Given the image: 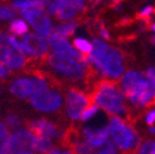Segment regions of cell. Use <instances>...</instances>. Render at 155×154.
I'll return each instance as SVG.
<instances>
[{
	"mask_svg": "<svg viewBox=\"0 0 155 154\" xmlns=\"http://www.w3.org/2000/svg\"><path fill=\"white\" fill-rule=\"evenodd\" d=\"M47 154H74V153H73V149L72 148H67V147H62V145H58V147H54Z\"/></svg>",
	"mask_w": 155,
	"mask_h": 154,
	"instance_id": "cell-29",
	"label": "cell"
},
{
	"mask_svg": "<svg viewBox=\"0 0 155 154\" xmlns=\"http://www.w3.org/2000/svg\"><path fill=\"white\" fill-rule=\"evenodd\" d=\"M124 73V56L119 49H111L106 61V77L116 82Z\"/></svg>",
	"mask_w": 155,
	"mask_h": 154,
	"instance_id": "cell-15",
	"label": "cell"
},
{
	"mask_svg": "<svg viewBox=\"0 0 155 154\" xmlns=\"http://www.w3.org/2000/svg\"><path fill=\"white\" fill-rule=\"evenodd\" d=\"M115 2H117V0H115Z\"/></svg>",
	"mask_w": 155,
	"mask_h": 154,
	"instance_id": "cell-40",
	"label": "cell"
},
{
	"mask_svg": "<svg viewBox=\"0 0 155 154\" xmlns=\"http://www.w3.org/2000/svg\"><path fill=\"white\" fill-rule=\"evenodd\" d=\"M110 47L101 39L95 38L94 39V51L91 55H88L90 65L94 67V70H96L100 75H102L106 77V61L107 56L110 53Z\"/></svg>",
	"mask_w": 155,
	"mask_h": 154,
	"instance_id": "cell-12",
	"label": "cell"
},
{
	"mask_svg": "<svg viewBox=\"0 0 155 154\" xmlns=\"http://www.w3.org/2000/svg\"><path fill=\"white\" fill-rule=\"evenodd\" d=\"M10 133H9V129L6 128V125L4 124V121L0 124V138H2V144H5L10 138Z\"/></svg>",
	"mask_w": 155,
	"mask_h": 154,
	"instance_id": "cell-30",
	"label": "cell"
},
{
	"mask_svg": "<svg viewBox=\"0 0 155 154\" xmlns=\"http://www.w3.org/2000/svg\"><path fill=\"white\" fill-rule=\"evenodd\" d=\"M145 121H146V124H148V125H153L154 124V122H155V110H151L148 115H146Z\"/></svg>",
	"mask_w": 155,
	"mask_h": 154,
	"instance_id": "cell-34",
	"label": "cell"
},
{
	"mask_svg": "<svg viewBox=\"0 0 155 154\" xmlns=\"http://www.w3.org/2000/svg\"><path fill=\"white\" fill-rule=\"evenodd\" d=\"M136 154H155V140H145L140 144Z\"/></svg>",
	"mask_w": 155,
	"mask_h": 154,
	"instance_id": "cell-24",
	"label": "cell"
},
{
	"mask_svg": "<svg viewBox=\"0 0 155 154\" xmlns=\"http://www.w3.org/2000/svg\"><path fill=\"white\" fill-rule=\"evenodd\" d=\"M9 73H10V70H9V68H8L5 65L2 63V67H0V76H2V79H3V80L6 79V77L9 76Z\"/></svg>",
	"mask_w": 155,
	"mask_h": 154,
	"instance_id": "cell-35",
	"label": "cell"
},
{
	"mask_svg": "<svg viewBox=\"0 0 155 154\" xmlns=\"http://www.w3.org/2000/svg\"><path fill=\"white\" fill-rule=\"evenodd\" d=\"M73 44L81 53H83V55L88 56L92 53V51H94V45H92L88 41L83 39V38H76V39L73 41Z\"/></svg>",
	"mask_w": 155,
	"mask_h": 154,
	"instance_id": "cell-21",
	"label": "cell"
},
{
	"mask_svg": "<svg viewBox=\"0 0 155 154\" xmlns=\"http://www.w3.org/2000/svg\"><path fill=\"white\" fill-rule=\"evenodd\" d=\"M49 87V82L39 72H35L33 77H19L13 80L9 86L12 95L18 99H30L35 92Z\"/></svg>",
	"mask_w": 155,
	"mask_h": 154,
	"instance_id": "cell-5",
	"label": "cell"
},
{
	"mask_svg": "<svg viewBox=\"0 0 155 154\" xmlns=\"http://www.w3.org/2000/svg\"><path fill=\"white\" fill-rule=\"evenodd\" d=\"M57 28L61 32V34L63 35V38H67V37H71L74 33V29L77 28V24L73 22H68L63 25H57Z\"/></svg>",
	"mask_w": 155,
	"mask_h": 154,
	"instance_id": "cell-26",
	"label": "cell"
},
{
	"mask_svg": "<svg viewBox=\"0 0 155 154\" xmlns=\"http://www.w3.org/2000/svg\"><path fill=\"white\" fill-rule=\"evenodd\" d=\"M71 148L73 149L74 154H97L95 153V148L92 145H90L86 140H81V139H77L72 144Z\"/></svg>",
	"mask_w": 155,
	"mask_h": 154,
	"instance_id": "cell-19",
	"label": "cell"
},
{
	"mask_svg": "<svg viewBox=\"0 0 155 154\" xmlns=\"http://www.w3.org/2000/svg\"><path fill=\"white\" fill-rule=\"evenodd\" d=\"M19 43H20L21 51L27 53V55L32 58H37V59L43 58L44 59L49 55L48 53L49 42L41 34L28 33L21 37Z\"/></svg>",
	"mask_w": 155,
	"mask_h": 154,
	"instance_id": "cell-9",
	"label": "cell"
},
{
	"mask_svg": "<svg viewBox=\"0 0 155 154\" xmlns=\"http://www.w3.org/2000/svg\"><path fill=\"white\" fill-rule=\"evenodd\" d=\"M19 154H37V153H34L32 150H28V152H23V153H19Z\"/></svg>",
	"mask_w": 155,
	"mask_h": 154,
	"instance_id": "cell-38",
	"label": "cell"
},
{
	"mask_svg": "<svg viewBox=\"0 0 155 154\" xmlns=\"http://www.w3.org/2000/svg\"><path fill=\"white\" fill-rule=\"evenodd\" d=\"M149 133L155 135V126H150V128H149Z\"/></svg>",
	"mask_w": 155,
	"mask_h": 154,
	"instance_id": "cell-37",
	"label": "cell"
},
{
	"mask_svg": "<svg viewBox=\"0 0 155 154\" xmlns=\"http://www.w3.org/2000/svg\"><path fill=\"white\" fill-rule=\"evenodd\" d=\"M120 87L126 99L135 107H149L155 105V85L145 73L129 71L121 77Z\"/></svg>",
	"mask_w": 155,
	"mask_h": 154,
	"instance_id": "cell-2",
	"label": "cell"
},
{
	"mask_svg": "<svg viewBox=\"0 0 155 154\" xmlns=\"http://www.w3.org/2000/svg\"><path fill=\"white\" fill-rule=\"evenodd\" d=\"M9 32L13 33V34H18V35H25V34H28L27 33L28 32V25L25 24L24 20L17 19L10 24Z\"/></svg>",
	"mask_w": 155,
	"mask_h": 154,
	"instance_id": "cell-20",
	"label": "cell"
},
{
	"mask_svg": "<svg viewBox=\"0 0 155 154\" xmlns=\"http://www.w3.org/2000/svg\"><path fill=\"white\" fill-rule=\"evenodd\" d=\"M92 105L91 96L77 89H71L66 94V114L71 120L81 119L82 114Z\"/></svg>",
	"mask_w": 155,
	"mask_h": 154,
	"instance_id": "cell-7",
	"label": "cell"
},
{
	"mask_svg": "<svg viewBox=\"0 0 155 154\" xmlns=\"http://www.w3.org/2000/svg\"><path fill=\"white\" fill-rule=\"evenodd\" d=\"M29 102L32 104L34 109L43 111V112H53L61 109L62 106V95L57 90L47 87L35 94L29 99Z\"/></svg>",
	"mask_w": 155,
	"mask_h": 154,
	"instance_id": "cell-6",
	"label": "cell"
},
{
	"mask_svg": "<svg viewBox=\"0 0 155 154\" xmlns=\"http://www.w3.org/2000/svg\"><path fill=\"white\" fill-rule=\"evenodd\" d=\"M145 75H146V77L155 85V67H150V68H148V70L145 71Z\"/></svg>",
	"mask_w": 155,
	"mask_h": 154,
	"instance_id": "cell-33",
	"label": "cell"
},
{
	"mask_svg": "<svg viewBox=\"0 0 155 154\" xmlns=\"http://www.w3.org/2000/svg\"><path fill=\"white\" fill-rule=\"evenodd\" d=\"M61 2L62 0H43L44 10L48 14L57 15V13L59 10V6H61Z\"/></svg>",
	"mask_w": 155,
	"mask_h": 154,
	"instance_id": "cell-23",
	"label": "cell"
},
{
	"mask_svg": "<svg viewBox=\"0 0 155 154\" xmlns=\"http://www.w3.org/2000/svg\"><path fill=\"white\" fill-rule=\"evenodd\" d=\"M28 130H30L34 135L42 136L45 139H49L52 142L61 139L64 136L63 132L54 124V122L47 120V119H37L28 122Z\"/></svg>",
	"mask_w": 155,
	"mask_h": 154,
	"instance_id": "cell-10",
	"label": "cell"
},
{
	"mask_svg": "<svg viewBox=\"0 0 155 154\" xmlns=\"http://www.w3.org/2000/svg\"><path fill=\"white\" fill-rule=\"evenodd\" d=\"M82 135L84 138V140H86L90 145H92L95 149L96 148L100 149V148L104 147V145L111 139L108 125L98 126V128L84 126L82 129Z\"/></svg>",
	"mask_w": 155,
	"mask_h": 154,
	"instance_id": "cell-13",
	"label": "cell"
},
{
	"mask_svg": "<svg viewBox=\"0 0 155 154\" xmlns=\"http://www.w3.org/2000/svg\"><path fill=\"white\" fill-rule=\"evenodd\" d=\"M153 30H155V23H154V24H153V28H151Z\"/></svg>",
	"mask_w": 155,
	"mask_h": 154,
	"instance_id": "cell-39",
	"label": "cell"
},
{
	"mask_svg": "<svg viewBox=\"0 0 155 154\" xmlns=\"http://www.w3.org/2000/svg\"><path fill=\"white\" fill-rule=\"evenodd\" d=\"M92 104L97 105L111 116L129 118L130 109L126 105V96L115 81H100L90 94Z\"/></svg>",
	"mask_w": 155,
	"mask_h": 154,
	"instance_id": "cell-1",
	"label": "cell"
},
{
	"mask_svg": "<svg viewBox=\"0 0 155 154\" xmlns=\"http://www.w3.org/2000/svg\"><path fill=\"white\" fill-rule=\"evenodd\" d=\"M23 18L25 20H28L38 34L41 35H47L49 37V34L52 33L53 27H52V22L49 19V17L45 14L43 10L39 9H29V10H24L21 12Z\"/></svg>",
	"mask_w": 155,
	"mask_h": 154,
	"instance_id": "cell-11",
	"label": "cell"
},
{
	"mask_svg": "<svg viewBox=\"0 0 155 154\" xmlns=\"http://www.w3.org/2000/svg\"><path fill=\"white\" fill-rule=\"evenodd\" d=\"M100 33H101V35L105 38V39H110V34H108V32H107L106 28L101 27V29H100Z\"/></svg>",
	"mask_w": 155,
	"mask_h": 154,
	"instance_id": "cell-36",
	"label": "cell"
},
{
	"mask_svg": "<svg viewBox=\"0 0 155 154\" xmlns=\"http://www.w3.org/2000/svg\"><path fill=\"white\" fill-rule=\"evenodd\" d=\"M73 2H74L76 8H77V12H84L87 0H73Z\"/></svg>",
	"mask_w": 155,
	"mask_h": 154,
	"instance_id": "cell-32",
	"label": "cell"
},
{
	"mask_svg": "<svg viewBox=\"0 0 155 154\" xmlns=\"http://www.w3.org/2000/svg\"><path fill=\"white\" fill-rule=\"evenodd\" d=\"M13 10H29V9H39L44 10L43 0H15L12 4Z\"/></svg>",
	"mask_w": 155,
	"mask_h": 154,
	"instance_id": "cell-17",
	"label": "cell"
},
{
	"mask_svg": "<svg viewBox=\"0 0 155 154\" xmlns=\"http://www.w3.org/2000/svg\"><path fill=\"white\" fill-rule=\"evenodd\" d=\"M33 140L34 134L30 130L20 129L18 132H14L5 144H2L0 154H19L32 150Z\"/></svg>",
	"mask_w": 155,
	"mask_h": 154,
	"instance_id": "cell-8",
	"label": "cell"
},
{
	"mask_svg": "<svg viewBox=\"0 0 155 154\" xmlns=\"http://www.w3.org/2000/svg\"><path fill=\"white\" fill-rule=\"evenodd\" d=\"M117 153H119V147L112 139H110L104 147H101L97 150V154H117Z\"/></svg>",
	"mask_w": 155,
	"mask_h": 154,
	"instance_id": "cell-25",
	"label": "cell"
},
{
	"mask_svg": "<svg viewBox=\"0 0 155 154\" xmlns=\"http://www.w3.org/2000/svg\"><path fill=\"white\" fill-rule=\"evenodd\" d=\"M44 61L47 62L53 73L72 82H78L83 79H86L87 72L91 71L92 68V66L81 63L71 57L54 55V53H49Z\"/></svg>",
	"mask_w": 155,
	"mask_h": 154,
	"instance_id": "cell-3",
	"label": "cell"
},
{
	"mask_svg": "<svg viewBox=\"0 0 155 154\" xmlns=\"http://www.w3.org/2000/svg\"><path fill=\"white\" fill-rule=\"evenodd\" d=\"M24 52L12 45H2V63L9 70H20L25 65Z\"/></svg>",
	"mask_w": 155,
	"mask_h": 154,
	"instance_id": "cell-14",
	"label": "cell"
},
{
	"mask_svg": "<svg viewBox=\"0 0 155 154\" xmlns=\"http://www.w3.org/2000/svg\"><path fill=\"white\" fill-rule=\"evenodd\" d=\"M4 124L6 125V128L12 130V132H18V130L21 129V120L19 116H17V115H8V116L5 118V121H4Z\"/></svg>",
	"mask_w": 155,
	"mask_h": 154,
	"instance_id": "cell-22",
	"label": "cell"
},
{
	"mask_svg": "<svg viewBox=\"0 0 155 154\" xmlns=\"http://www.w3.org/2000/svg\"><path fill=\"white\" fill-rule=\"evenodd\" d=\"M111 139L124 154H133L140 147V138L127 121L119 116H111L108 121Z\"/></svg>",
	"mask_w": 155,
	"mask_h": 154,
	"instance_id": "cell-4",
	"label": "cell"
},
{
	"mask_svg": "<svg viewBox=\"0 0 155 154\" xmlns=\"http://www.w3.org/2000/svg\"><path fill=\"white\" fill-rule=\"evenodd\" d=\"M0 17H2V20H13L15 17V12L8 6H3L0 10Z\"/></svg>",
	"mask_w": 155,
	"mask_h": 154,
	"instance_id": "cell-28",
	"label": "cell"
},
{
	"mask_svg": "<svg viewBox=\"0 0 155 154\" xmlns=\"http://www.w3.org/2000/svg\"><path fill=\"white\" fill-rule=\"evenodd\" d=\"M76 14H77V8L73 0H62L59 10L56 17L59 20H71L76 17Z\"/></svg>",
	"mask_w": 155,
	"mask_h": 154,
	"instance_id": "cell-16",
	"label": "cell"
},
{
	"mask_svg": "<svg viewBox=\"0 0 155 154\" xmlns=\"http://www.w3.org/2000/svg\"><path fill=\"white\" fill-rule=\"evenodd\" d=\"M154 12H155V10H154V8H153V6H146L145 9H143L140 13L137 14V17H139V18H141V19H145V20H149L150 15H151Z\"/></svg>",
	"mask_w": 155,
	"mask_h": 154,
	"instance_id": "cell-31",
	"label": "cell"
},
{
	"mask_svg": "<svg viewBox=\"0 0 155 154\" xmlns=\"http://www.w3.org/2000/svg\"><path fill=\"white\" fill-rule=\"evenodd\" d=\"M97 112H98V106H97V105H95V104L90 105V106L87 107V109L84 110V112L82 114V116H81V121H83V122L88 121L90 119L94 118Z\"/></svg>",
	"mask_w": 155,
	"mask_h": 154,
	"instance_id": "cell-27",
	"label": "cell"
},
{
	"mask_svg": "<svg viewBox=\"0 0 155 154\" xmlns=\"http://www.w3.org/2000/svg\"><path fill=\"white\" fill-rule=\"evenodd\" d=\"M52 149H53V142L52 140L34 135V140L32 144V152H34L37 154H47Z\"/></svg>",
	"mask_w": 155,
	"mask_h": 154,
	"instance_id": "cell-18",
	"label": "cell"
}]
</instances>
